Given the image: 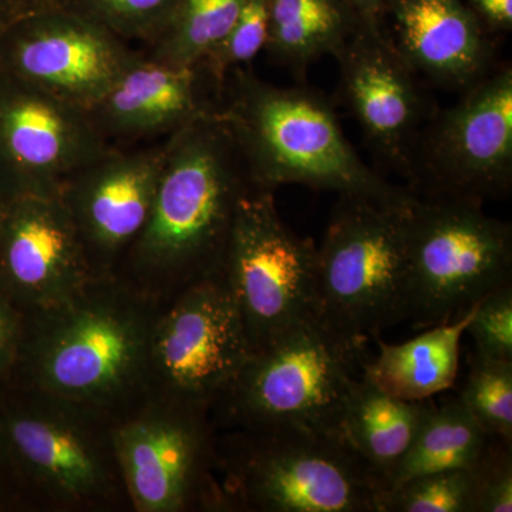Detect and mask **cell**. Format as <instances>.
Wrapping results in <instances>:
<instances>
[{
  "instance_id": "6da1fadb",
  "label": "cell",
  "mask_w": 512,
  "mask_h": 512,
  "mask_svg": "<svg viewBox=\"0 0 512 512\" xmlns=\"http://www.w3.org/2000/svg\"><path fill=\"white\" fill-rule=\"evenodd\" d=\"M251 188L247 165L221 114L165 141L163 168L146 227L116 275L165 303L224 269L239 201Z\"/></svg>"
},
{
  "instance_id": "7a4b0ae2",
  "label": "cell",
  "mask_w": 512,
  "mask_h": 512,
  "mask_svg": "<svg viewBox=\"0 0 512 512\" xmlns=\"http://www.w3.org/2000/svg\"><path fill=\"white\" fill-rule=\"evenodd\" d=\"M158 303L119 275H100L32 313L19 360L33 390L99 414L147 390Z\"/></svg>"
},
{
  "instance_id": "3957f363",
  "label": "cell",
  "mask_w": 512,
  "mask_h": 512,
  "mask_svg": "<svg viewBox=\"0 0 512 512\" xmlns=\"http://www.w3.org/2000/svg\"><path fill=\"white\" fill-rule=\"evenodd\" d=\"M220 114L256 188L301 184L403 208L419 201L363 163L328 101L312 90L274 86L244 67L225 79Z\"/></svg>"
},
{
  "instance_id": "277c9868",
  "label": "cell",
  "mask_w": 512,
  "mask_h": 512,
  "mask_svg": "<svg viewBox=\"0 0 512 512\" xmlns=\"http://www.w3.org/2000/svg\"><path fill=\"white\" fill-rule=\"evenodd\" d=\"M215 453L224 510L380 512L382 481L339 434L241 430Z\"/></svg>"
},
{
  "instance_id": "5b68a950",
  "label": "cell",
  "mask_w": 512,
  "mask_h": 512,
  "mask_svg": "<svg viewBox=\"0 0 512 512\" xmlns=\"http://www.w3.org/2000/svg\"><path fill=\"white\" fill-rule=\"evenodd\" d=\"M413 207L339 197L332 212L318 247L319 318L356 345L409 319Z\"/></svg>"
},
{
  "instance_id": "8992f818",
  "label": "cell",
  "mask_w": 512,
  "mask_h": 512,
  "mask_svg": "<svg viewBox=\"0 0 512 512\" xmlns=\"http://www.w3.org/2000/svg\"><path fill=\"white\" fill-rule=\"evenodd\" d=\"M363 363V346L320 318L252 350L217 407L239 429L342 434L346 397Z\"/></svg>"
},
{
  "instance_id": "52a82bcc",
  "label": "cell",
  "mask_w": 512,
  "mask_h": 512,
  "mask_svg": "<svg viewBox=\"0 0 512 512\" xmlns=\"http://www.w3.org/2000/svg\"><path fill=\"white\" fill-rule=\"evenodd\" d=\"M407 265L414 328L453 322L511 284V225L485 214L481 202L419 198L410 212Z\"/></svg>"
},
{
  "instance_id": "ba28073f",
  "label": "cell",
  "mask_w": 512,
  "mask_h": 512,
  "mask_svg": "<svg viewBox=\"0 0 512 512\" xmlns=\"http://www.w3.org/2000/svg\"><path fill=\"white\" fill-rule=\"evenodd\" d=\"M224 272L252 350L319 318L318 247L282 221L275 191L239 201Z\"/></svg>"
},
{
  "instance_id": "9c48e42d",
  "label": "cell",
  "mask_w": 512,
  "mask_h": 512,
  "mask_svg": "<svg viewBox=\"0 0 512 512\" xmlns=\"http://www.w3.org/2000/svg\"><path fill=\"white\" fill-rule=\"evenodd\" d=\"M251 352L222 269L187 286L158 312L148 353L147 392L212 410Z\"/></svg>"
},
{
  "instance_id": "30bf717a",
  "label": "cell",
  "mask_w": 512,
  "mask_h": 512,
  "mask_svg": "<svg viewBox=\"0 0 512 512\" xmlns=\"http://www.w3.org/2000/svg\"><path fill=\"white\" fill-rule=\"evenodd\" d=\"M211 410L153 397L110 429L124 491L138 512L224 510Z\"/></svg>"
},
{
  "instance_id": "8fae6325",
  "label": "cell",
  "mask_w": 512,
  "mask_h": 512,
  "mask_svg": "<svg viewBox=\"0 0 512 512\" xmlns=\"http://www.w3.org/2000/svg\"><path fill=\"white\" fill-rule=\"evenodd\" d=\"M33 394V402L0 409V446L6 460L53 503H109L124 485L110 430L97 429L101 414Z\"/></svg>"
},
{
  "instance_id": "7c38bea8",
  "label": "cell",
  "mask_w": 512,
  "mask_h": 512,
  "mask_svg": "<svg viewBox=\"0 0 512 512\" xmlns=\"http://www.w3.org/2000/svg\"><path fill=\"white\" fill-rule=\"evenodd\" d=\"M410 180L429 197L481 202L512 187V69L503 66L464 90L453 109L420 131Z\"/></svg>"
},
{
  "instance_id": "4fadbf2b",
  "label": "cell",
  "mask_w": 512,
  "mask_h": 512,
  "mask_svg": "<svg viewBox=\"0 0 512 512\" xmlns=\"http://www.w3.org/2000/svg\"><path fill=\"white\" fill-rule=\"evenodd\" d=\"M10 76L89 113L138 50L94 20L57 6L0 29Z\"/></svg>"
},
{
  "instance_id": "5bb4252c",
  "label": "cell",
  "mask_w": 512,
  "mask_h": 512,
  "mask_svg": "<svg viewBox=\"0 0 512 512\" xmlns=\"http://www.w3.org/2000/svg\"><path fill=\"white\" fill-rule=\"evenodd\" d=\"M0 90V160L6 198L59 195L64 183L111 147L89 113L10 76Z\"/></svg>"
},
{
  "instance_id": "9a60e30c",
  "label": "cell",
  "mask_w": 512,
  "mask_h": 512,
  "mask_svg": "<svg viewBox=\"0 0 512 512\" xmlns=\"http://www.w3.org/2000/svg\"><path fill=\"white\" fill-rule=\"evenodd\" d=\"M165 141L110 147L64 183L59 198L97 275H116L146 227L163 168Z\"/></svg>"
},
{
  "instance_id": "2e32d148",
  "label": "cell",
  "mask_w": 512,
  "mask_h": 512,
  "mask_svg": "<svg viewBox=\"0 0 512 512\" xmlns=\"http://www.w3.org/2000/svg\"><path fill=\"white\" fill-rule=\"evenodd\" d=\"M96 276L59 195L6 198L0 220V289L20 309L53 308Z\"/></svg>"
},
{
  "instance_id": "e0dca14e",
  "label": "cell",
  "mask_w": 512,
  "mask_h": 512,
  "mask_svg": "<svg viewBox=\"0 0 512 512\" xmlns=\"http://www.w3.org/2000/svg\"><path fill=\"white\" fill-rule=\"evenodd\" d=\"M333 57L340 67L343 99L367 141L409 178L426 116L416 73L390 42L382 23L359 20Z\"/></svg>"
},
{
  "instance_id": "ac0fdd59",
  "label": "cell",
  "mask_w": 512,
  "mask_h": 512,
  "mask_svg": "<svg viewBox=\"0 0 512 512\" xmlns=\"http://www.w3.org/2000/svg\"><path fill=\"white\" fill-rule=\"evenodd\" d=\"M222 92L201 62L174 66L138 52L89 116L111 147L143 146L221 113Z\"/></svg>"
},
{
  "instance_id": "d6986e66",
  "label": "cell",
  "mask_w": 512,
  "mask_h": 512,
  "mask_svg": "<svg viewBox=\"0 0 512 512\" xmlns=\"http://www.w3.org/2000/svg\"><path fill=\"white\" fill-rule=\"evenodd\" d=\"M383 20L390 22L384 32L414 73L441 86L464 92L493 69L490 33L463 0H392Z\"/></svg>"
},
{
  "instance_id": "ffe728a7",
  "label": "cell",
  "mask_w": 512,
  "mask_h": 512,
  "mask_svg": "<svg viewBox=\"0 0 512 512\" xmlns=\"http://www.w3.org/2000/svg\"><path fill=\"white\" fill-rule=\"evenodd\" d=\"M473 309L404 343L393 345L376 338L379 355L362 363L363 379L389 396L409 402H423L447 392L456 383L461 339Z\"/></svg>"
},
{
  "instance_id": "44dd1931",
  "label": "cell",
  "mask_w": 512,
  "mask_h": 512,
  "mask_svg": "<svg viewBox=\"0 0 512 512\" xmlns=\"http://www.w3.org/2000/svg\"><path fill=\"white\" fill-rule=\"evenodd\" d=\"M429 400L396 399L357 377L346 397L342 434L353 451L382 481L384 490L406 457Z\"/></svg>"
},
{
  "instance_id": "7402d4cb",
  "label": "cell",
  "mask_w": 512,
  "mask_h": 512,
  "mask_svg": "<svg viewBox=\"0 0 512 512\" xmlns=\"http://www.w3.org/2000/svg\"><path fill=\"white\" fill-rule=\"evenodd\" d=\"M357 22L343 0H269L265 50L302 74L320 57L335 56Z\"/></svg>"
},
{
  "instance_id": "603a6c76",
  "label": "cell",
  "mask_w": 512,
  "mask_h": 512,
  "mask_svg": "<svg viewBox=\"0 0 512 512\" xmlns=\"http://www.w3.org/2000/svg\"><path fill=\"white\" fill-rule=\"evenodd\" d=\"M491 439L457 396L439 406L429 402L416 439L386 490L424 474L471 466Z\"/></svg>"
},
{
  "instance_id": "cb8c5ba5",
  "label": "cell",
  "mask_w": 512,
  "mask_h": 512,
  "mask_svg": "<svg viewBox=\"0 0 512 512\" xmlns=\"http://www.w3.org/2000/svg\"><path fill=\"white\" fill-rule=\"evenodd\" d=\"M248 0H178L167 22L138 50L153 62L190 66L228 35Z\"/></svg>"
},
{
  "instance_id": "d4e9b609",
  "label": "cell",
  "mask_w": 512,
  "mask_h": 512,
  "mask_svg": "<svg viewBox=\"0 0 512 512\" xmlns=\"http://www.w3.org/2000/svg\"><path fill=\"white\" fill-rule=\"evenodd\" d=\"M474 464L424 474L394 485L383 491L380 512H477Z\"/></svg>"
},
{
  "instance_id": "484cf974",
  "label": "cell",
  "mask_w": 512,
  "mask_h": 512,
  "mask_svg": "<svg viewBox=\"0 0 512 512\" xmlns=\"http://www.w3.org/2000/svg\"><path fill=\"white\" fill-rule=\"evenodd\" d=\"M457 397L488 436L512 444V362L474 352Z\"/></svg>"
},
{
  "instance_id": "4316f807",
  "label": "cell",
  "mask_w": 512,
  "mask_h": 512,
  "mask_svg": "<svg viewBox=\"0 0 512 512\" xmlns=\"http://www.w3.org/2000/svg\"><path fill=\"white\" fill-rule=\"evenodd\" d=\"M178 0H64V8L94 20L126 42L141 45L167 22Z\"/></svg>"
},
{
  "instance_id": "83f0119b",
  "label": "cell",
  "mask_w": 512,
  "mask_h": 512,
  "mask_svg": "<svg viewBox=\"0 0 512 512\" xmlns=\"http://www.w3.org/2000/svg\"><path fill=\"white\" fill-rule=\"evenodd\" d=\"M269 0H248L228 35L201 63L224 87L229 73L244 69L268 42Z\"/></svg>"
},
{
  "instance_id": "f1b7e54d",
  "label": "cell",
  "mask_w": 512,
  "mask_h": 512,
  "mask_svg": "<svg viewBox=\"0 0 512 512\" xmlns=\"http://www.w3.org/2000/svg\"><path fill=\"white\" fill-rule=\"evenodd\" d=\"M466 333L480 355L512 362V282L494 289L474 306Z\"/></svg>"
},
{
  "instance_id": "f546056e",
  "label": "cell",
  "mask_w": 512,
  "mask_h": 512,
  "mask_svg": "<svg viewBox=\"0 0 512 512\" xmlns=\"http://www.w3.org/2000/svg\"><path fill=\"white\" fill-rule=\"evenodd\" d=\"M474 466L477 512H511L512 444L493 437Z\"/></svg>"
},
{
  "instance_id": "4dcf8cb0",
  "label": "cell",
  "mask_w": 512,
  "mask_h": 512,
  "mask_svg": "<svg viewBox=\"0 0 512 512\" xmlns=\"http://www.w3.org/2000/svg\"><path fill=\"white\" fill-rule=\"evenodd\" d=\"M25 311L0 289V382L19 362L25 339Z\"/></svg>"
},
{
  "instance_id": "1f68e13d",
  "label": "cell",
  "mask_w": 512,
  "mask_h": 512,
  "mask_svg": "<svg viewBox=\"0 0 512 512\" xmlns=\"http://www.w3.org/2000/svg\"><path fill=\"white\" fill-rule=\"evenodd\" d=\"M488 33L510 32L512 0H463Z\"/></svg>"
},
{
  "instance_id": "d6a6232c",
  "label": "cell",
  "mask_w": 512,
  "mask_h": 512,
  "mask_svg": "<svg viewBox=\"0 0 512 512\" xmlns=\"http://www.w3.org/2000/svg\"><path fill=\"white\" fill-rule=\"evenodd\" d=\"M64 0H0V29L26 16L63 6Z\"/></svg>"
},
{
  "instance_id": "836d02e7",
  "label": "cell",
  "mask_w": 512,
  "mask_h": 512,
  "mask_svg": "<svg viewBox=\"0 0 512 512\" xmlns=\"http://www.w3.org/2000/svg\"><path fill=\"white\" fill-rule=\"evenodd\" d=\"M357 20L382 23L392 0H343Z\"/></svg>"
},
{
  "instance_id": "e575fe53",
  "label": "cell",
  "mask_w": 512,
  "mask_h": 512,
  "mask_svg": "<svg viewBox=\"0 0 512 512\" xmlns=\"http://www.w3.org/2000/svg\"><path fill=\"white\" fill-rule=\"evenodd\" d=\"M2 460H6V458L5 454H3L2 446H0V497H2L3 493Z\"/></svg>"
},
{
  "instance_id": "d590c367",
  "label": "cell",
  "mask_w": 512,
  "mask_h": 512,
  "mask_svg": "<svg viewBox=\"0 0 512 512\" xmlns=\"http://www.w3.org/2000/svg\"><path fill=\"white\" fill-rule=\"evenodd\" d=\"M5 201H3V204H0V220H2V212H3V207H5Z\"/></svg>"
}]
</instances>
